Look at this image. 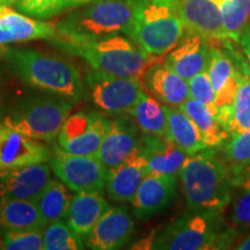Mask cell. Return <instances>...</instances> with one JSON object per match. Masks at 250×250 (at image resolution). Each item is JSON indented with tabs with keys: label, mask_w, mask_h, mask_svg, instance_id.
<instances>
[{
	"label": "cell",
	"mask_w": 250,
	"mask_h": 250,
	"mask_svg": "<svg viewBox=\"0 0 250 250\" xmlns=\"http://www.w3.org/2000/svg\"><path fill=\"white\" fill-rule=\"evenodd\" d=\"M180 176L189 210L221 212L232 199L234 186L218 147L188 156Z\"/></svg>",
	"instance_id": "6da1fadb"
},
{
	"label": "cell",
	"mask_w": 250,
	"mask_h": 250,
	"mask_svg": "<svg viewBox=\"0 0 250 250\" xmlns=\"http://www.w3.org/2000/svg\"><path fill=\"white\" fill-rule=\"evenodd\" d=\"M4 56L12 73L30 87L74 102L83 98V79L73 62L35 49H8Z\"/></svg>",
	"instance_id": "7a4b0ae2"
},
{
	"label": "cell",
	"mask_w": 250,
	"mask_h": 250,
	"mask_svg": "<svg viewBox=\"0 0 250 250\" xmlns=\"http://www.w3.org/2000/svg\"><path fill=\"white\" fill-rule=\"evenodd\" d=\"M56 43L68 54L83 58L95 71L124 78H139L156 64L161 57L147 54L145 50L125 36L114 35L105 39L76 42L57 37Z\"/></svg>",
	"instance_id": "3957f363"
},
{
	"label": "cell",
	"mask_w": 250,
	"mask_h": 250,
	"mask_svg": "<svg viewBox=\"0 0 250 250\" xmlns=\"http://www.w3.org/2000/svg\"><path fill=\"white\" fill-rule=\"evenodd\" d=\"M133 19L132 0H93L56 23L59 39L90 42L129 34Z\"/></svg>",
	"instance_id": "277c9868"
},
{
	"label": "cell",
	"mask_w": 250,
	"mask_h": 250,
	"mask_svg": "<svg viewBox=\"0 0 250 250\" xmlns=\"http://www.w3.org/2000/svg\"><path fill=\"white\" fill-rule=\"evenodd\" d=\"M236 234L224 226L220 212L189 210L155 233L152 249H227L232 247Z\"/></svg>",
	"instance_id": "5b68a950"
},
{
	"label": "cell",
	"mask_w": 250,
	"mask_h": 250,
	"mask_svg": "<svg viewBox=\"0 0 250 250\" xmlns=\"http://www.w3.org/2000/svg\"><path fill=\"white\" fill-rule=\"evenodd\" d=\"M74 101L55 94H34L18 99L0 121L36 140L54 143L70 116Z\"/></svg>",
	"instance_id": "8992f818"
},
{
	"label": "cell",
	"mask_w": 250,
	"mask_h": 250,
	"mask_svg": "<svg viewBox=\"0 0 250 250\" xmlns=\"http://www.w3.org/2000/svg\"><path fill=\"white\" fill-rule=\"evenodd\" d=\"M133 19L127 36L155 57L170 52L183 37L184 24L168 0H132Z\"/></svg>",
	"instance_id": "52a82bcc"
},
{
	"label": "cell",
	"mask_w": 250,
	"mask_h": 250,
	"mask_svg": "<svg viewBox=\"0 0 250 250\" xmlns=\"http://www.w3.org/2000/svg\"><path fill=\"white\" fill-rule=\"evenodd\" d=\"M52 173L72 191H103L108 177V168L98 155H76L55 145L50 158Z\"/></svg>",
	"instance_id": "ba28073f"
},
{
	"label": "cell",
	"mask_w": 250,
	"mask_h": 250,
	"mask_svg": "<svg viewBox=\"0 0 250 250\" xmlns=\"http://www.w3.org/2000/svg\"><path fill=\"white\" fill-rule=\"evenodd\" d=\"M94 104L108 114L129 112L144 92L139 78H124L95 71L87 77Z\"/></svg>",
	"instance_id": "9c48e42d"
},
{
	"label": "cell",
	"mask_w": 250,
	"mask_h": 250,
	"mask_svg": "<svg viewBox=\"0 0 250 250\" xmlns=\"http://www.w3.org/2000/svg\"><path fill=\"white\" fill-rule=\"evenodd\" d=\"M109 127L110 121L96 112H77L62 124L57 137L58 145L71 154L98 155Z\"/></svg>",
	"instance_id": "30bf717a"
},
{
	"label": "cell",
	"mask_w": 250,
	"mask_h": 250,
	"mask_svg": "<svg viewBox=\"0 0 250 250\" xmlns=\"http://www.w3.org/2000/svg\"><path fill=\"white\" fill-rule=\"evenodd\" d=\"M177 14L189 34L202 36L211 44L227 43L223 17L214 0H173Z\"/></svg>",
	"instance_id": "8fae6325"
},
{
	"label": "cell",
	"mask_w": 250,
	"mask_h": 250,
	"mask_svg": "<svg viewBox=\"0 0 250 250\" xmlns=\"http://www.w3.org/2000/svg\"><path fill=\"white\" fill-rule=\"evenodd\" d=\"M52 152L48 146L0 121V169L49 162Z\"/></svg>",
	"instance_id": "7c38bea8"
},
{
	"label": "cell",
	"mask_w": 250,
	"mask_h": 250,
	"mask_svg": "<svg viewBox=\"0 0 250 250\" xmlns=\"http://www.w3.org/2000/svg\"><path fill=\"white\" fill-rule=\"evenodd\" d=\"M51 180V167L45 162L0 169V199L35 201Z\"/></svg>",
	"instance_id": "4fadbf2b"
},
{
	"label": "cell",
	"mask_w": 250,
	"mask_h": 250,
	"mask_svg": "<svg viewBox=\"0 0 250 250\" xmlns=\"http://www.w3.org/2000/svg\"><path fill=\"white\" fill-rule=\"evenodd\" d=\"M179 176L149 173L140 184L133 201V212L140 220L160 213L174 201Z\"/></svg>",
	"instance_id": "5bb4252c"
},
{
	"label": "cell",
	"mask_w": 250,
	"mask_h": 250,
	"mask_svg": "<svg viewBox=\"0 0 250 250\" xmlns=\"http://www.w3.org/2000/svg\"><path fill=\"white\" fill-rule=\"evenodd\" d=\"M57 37L56 26L14 11L8 5L0 4V45Z\"/></svg>",
	"instance_id": "9a60e30c"
},
{
	"label": "cell",
	"mask_w": 250,
	"mask_h": 250,
	"mask_svg": "<svg viewBox=\"0 0 250 250\" xmlns=\"http://www.w3.org/2000/svg\"><path fill=\"white\" fill-rule=\"evenodd\" d=\"M134 224L129 211L122 206L109 208L87 236V247L94 250L120 249L130 240Z\"/></svg>",
	"instance_id": "2e32d148"
},
{
	"label": "cell",
	"mask_w": 250,
	"mask_h": 250,
	"mask_svg": "<svg viewBox=\"0 0 250 250\" xmlns=\"http://www.w3.org/2000/svg\"><path fill=\"white\" fill-rule=\"evenodd\" d=\"M140 143L142 136H139L138 129L132 122L117 118L110 121V127L100 146L98 158L108 169H112L139 152Z\"/></svg>",
	"instance_id": "e0dca14e"
},
{
	"label": "cell",
	"mask_w": 250,
	"mask_h": 250,
	"mask_svg": "<svg viewBox=\"0 0 250 250\" xmlns=\"http://www.w3.org/2000/svg\"><path fill=\"white\" fill-rule=\"evenodd\" d=\"M149 174L148 164L142 152H137L123 164L108 170V197L117 203L132 202L140 184Z\"/></svg>",
	"instance_id": "ac0fdd59"
},
{
	"label": "cell",
	"mask_w": 250,
	"mask_h": 250,
	"mask_svg": "<svg viewBox=\"0 0 250 250\" xmlns=\"http://www.w3.org/2000/svg\"><path fill=\"white\" fill-rule=\"evenodd\" d=\"M140 152L148 164L149 173L180 176L188 155L167 137L146 134L142 136Z\"/></svg>",
	"instance_id": "d6986e66"
},
{
	"label": "cell",
	"mask_w": 250,
	"mask_h": 250,
	"mask_svg": "<svg viewBox=\"0 0 250 250\" xmlns=\"http://www.w3.org/2000/svg\"><path fill=\"white\" fill-rule=\"evenodd\" d=\"M144 78L145 89L162 104L180 108L190 99L188 81L165 62L152 65Z\"/></svg>",
	"instance_id": "ffe728a7"
},
{
	"label": "cell",
	"mask_w": 250,
	"mask_h": 250,
	"mask_svg": "<svg viewBox=\"0 0 250 250\" xmlns=\"http://www.w3.org/2000/svg\"><path fill=\"white\" fill-rule=\"evenodd\" d=\"M211 43L202 36L189 34L166 56L165 64L187 81L206 71L210 59Z\"/></svg>",
	"instance_id": "44dd1931"
},
{
	"label": "cell",
	"mask_w": 250,
	"mask_h": 250,
	"mask_svg": "<svg viewBox=\"0 0 250 250\" xmlns=\"http://www.w3.org/2000/svg\"><path fill=\"white\" fill-rule=\"evenodd\" d=\"M109 208L103 191L76 192L68 208L66 223L77 235L85 240Z\"/></svg>",
	"instance_id": "7402d4cb"
},
{
	"label": "cell",
	"mask_w": 250,
	"mask_h": 250,
	"mask_svg": "<svg viewBox=\"0 0 250 250\" xmlns=\"http://www.w3.org/2000/svg\"><path fill=\"white\" fill-rule=\"evenodd\" d=\"M223 156L233 186L250 187V131L230 134L224 144Z\"/></svg>",
	"instance_id": "603a6c76"
},
{
	"label": "cell",
	"mask_w": 250,
	"mask_h": 250,
	"mask_svg": "<svg viewBox=\"0 0 250 250\" xmlns=\"http://www.w3.org/2000/svg\"><path fill=\"white\" fill-rule=\"evenodd\" d=\"M35 201L0 199V235L8 230L45 227Z\"/></svg>",
	"instance_id": "cb8c5ba5"
},
{
	"label": "cell",
	"mask_w": 250,
	"mask_h": 250,
	"mask_svg": "<svg viewBox=\"0 0 250 250\" xmlns=\"http://www.w3.org/2000/svg\"><path fill=\"white\" fill-rule=\"evenodd\" d=\"M162 105L167 116V138L176 144L188 155H193L208 148L198 127L186 112L179 108Z\"/></svg>",
	"instance_id": "d4e9b609"
},
{
	"label": "cell",
	"mask_w": 250,
	"mask_h": 250,
	"mask_svg": "<svg viewBox=\"0 0 250 250\" xmlns=\"http://www.w3.org/2000/svg\"><path fill=\"white\" fill-rule=\"evenodd\" d=\"M179 109L186 112L198 127L206 147H220L229 137L218 122L213 111L198 100L188 99Z\"/></svg>",
	"instance_id": "484cf974"
},
{
	"label": "cell",
	"mask_w": 250,
	"mask_h": 250,
	"mask_svg": "<svg viewBox=\"0 0 250 250\" xmlns=\"http://www.w3.org/2000/svg\"><path fill=\"white\" fill-rule=\"evenodd\" d=\"M240 83L233 105L230 120L225 131L229 134L250 131V72L246 56L241 52L237 59Z\"/></svg>",
	"instance_id": "4316f807"
},
{
	"label": "cell",
	"mask_w": 250,
	"mask_h": 250,
	"mask_svg": "<svg viewBox=\"0 0 250 250\" xmlns=\"http://www.w3.org/2000/svg\"><path fill=\"white\" fill-rule=\"evenodd\" d=\"M129 114L133 117L137 126L146 134L167 136V116L164 105L155 98H152L147 90H144L138 102L133 105Z\"/></svg>",
	"instance_id": "83f0119b"
},
{
	"label": "cell",
	"mask_w": 250,
	"mask_h": 250,
	"mask_svg": "<svg viewBox=\"0 0 250 250\" xmlns=\"http://www.w3.org/2000/svg\"><path fill=\"white\" fill-rule=\"evenodd\" d=\"M62 182L50 180L44 189L35 198L37 208L46 224L66 218L73 195Z\"/></svg>",
	"instance_id": "f1b7e54d"
},
{
	"label": "cell",
	"mask_w": 250,
	"mask_h": 250,
	"mask_svg": "<svg viewBox=\"0 0 250 250\" xmlns=\"http://www.w3.org/2000/svg\"><path fill=\"white\" fill-rule=\"evenodd\" d=\"M223 17L225 34L239 44L240 37L250 23V0H214Z\"/></svg>",
	"instance_id": "f546056e"
},
{
	"label": "cell",
	"mask_w": 250,
	"mask_h": 250,
	"mask_svg": "<svg viewBox=\"0 0 250 250\" xmlns=\"http://www.w3.org/2000/svg\"><path fill=\"white\" fill-rule=\"evenodd\" d=\"M83 239L77 235L62 219L49 223L43 234V250L83 249Z\"/></svg>",
	"instance_id": "4dcf8cb0"
},
{
	"label": "cell",
	"mask_w": 250,
	"mask_h": 250,
	"mask_svg": "<svg viewBox=\"0 0 250 250\" xmlns=\"http://www.w3.org/2000/svg\"><path fill=\"white\" fill-rule=\"evenodd\" d=\"M43 227L8 230L1 234L0 249L5 250H42Z\"/></svg>",
	"instance_id": "1f68e13d"
},
{
	"label": "cell",
	"mask_w": 250,
	"mask_h": 250,
	"mask_svg": "<svg viewBox=\"0 0 250 250\" xmlns=\"http://www.w3.org/2000/svg\"><path fill=\"white\" fill-rule=\"evenodd\" d=\"M18 11L28 17L45 20L65 11L64 0H19Z\"/></svg>",
	"instance_id": "d6a6232c"
},
{
	"label": "cell",
	"mask_w": 250,
	"mask_h": 250,
	"mask_svg": "<svg viewBox=\"0 0 250 250\" xmlns=\"http://www.w3.org/2000/svg\"><path fill=\"white\" fill-rule=\"evenodd\" d=\"M190 98L198 100L208 105L217 117V107H215V90L212 85L210 76L206 71L196 74L191 79L188 80Z\"/></svg>",
	"instance_id": "836d02e7"
},
{
	"label": "cell",
	"mask_w": 250,
	"mask_h": 250,
	"mask_svg": "<svg viewBox=\"0 0 250 250\" xmlns=\"http://www.w3.org/2000/svg\"><path fill=\"white\" fill-rule=\"evenodd\" d=\"M232 223L240 230L250 232V187H241L232 203Z\"/></svg>",
	"instance_id": "e575fe53"
},
{
	"label": "cell",
	"mask_w": 250,
	"mask_h": 250,
	"mask_svg": "<svg viewBox=\"0 0 250 250\" xmlns=\"http://www.w3.org/2000/svg\"><path fill=\"white\" fill-rule=\"evenodd\" d=\"M239 44H240V46H241L243 55L246 56L247 62H248L249 72H250V23H249V26L246 28L245 31H243L241 37H240Z\"/></svg>",
	"instance_id": "d590c367"
},
{
	"label": "cell",
	"mask_w": 250,
	"mask_h": 250,
	"mask_svg": "<svg viewBox=\"0 0 250 250\" xmlns=\"http://www.w3.org/2000/svg\"><path fill=\"white\" fill-rule=\"evenodd\" d=\"M232 249H240V250H250V232H248L246 235L242 237L237 233L235 239L232 243Z\"/></svg>",
	"instance_id": "8d00e7d4"
},
{
	"label": "cell",
	"mask_w": 250,
	"mask_h": 250,
	"mask_svg": "<svg viewBox=\"0 0 250 250\" xmlns=\"http://www.w3.org/2000/svg\"><path fill=\"white\" fill-rule=\"evenodd\" d=\"M5 81L4 77H2V72L0 70V118H1L2 114L5 111Z\"/></svg>",
	"instance_id": "74e56055"
},
{
	"label": "cell",
	"mask_w": 250,
	"mask_h": 250,
	"mask_svg": "<svg viewBox=\"0 0 250 250\" xmlns=\"http://www.w3.org/2000/svg\"><path fill=\"white\" fill-rule=\"evenodd\" d=\"M90 1H93V0H64V5L65 9H70L79 7L81 5L88 4Z\"/></svg>",
	"instance_id": "f35d334b"
},
{
	"label": "cell",
	"mask_w": 250,
	"mask_h": 250,
	"mask_svg": "<svg viewBox=\"0 0 250 250\" xmlns=\"http://www.w3.org/2000/svg\"><path fill=\"white\" fill-rule=\"evenodd\" d=\"M19 0H0V4H4V5H15Z\"/></svg>",
	"instance_id": "ab89813d"
},
{
	"label": "cell",
	"mask_w": 250,
	"mask_h": 250,
	"mask_svg": "<svg viewBox=\"0 0 250 250\" xmlns=\"http://www.w3.org/2000/svg\"><path fill=\"white\" fill-rule=\"evenodd\" d=\"M168 1H173V0H168Z\"/></svg>",
	"instance_id": "60d3db41"
}]
</instances>
